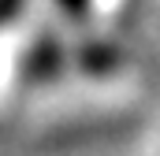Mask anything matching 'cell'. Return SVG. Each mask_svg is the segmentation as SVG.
I'll return each instance as SVG.
<instances>
[{
  "label": "cell",
  "instance_id": "obj_1",
  "mask_svg": "<svg viewBox=\"0 0 160 156\" xmlns=\"http://www.w3.org/2000/svg\"><path fill=\"white\" fill-rule=\"evenodd\" d=\"M63 4H67V7L75 11V7H82V4H86V0H63Z\"/></svg>",
  "mask_w": 160,
  "mask_h": 156
}]
</instances>
